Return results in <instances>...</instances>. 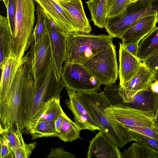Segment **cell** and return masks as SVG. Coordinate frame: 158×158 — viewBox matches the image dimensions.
<instances>
[{"instance_id":"cell-1","label":"cell","mask_w":158,"mask_h":158,"mask_svg":"<svg viewBox=\"0 0 158 158\" xmlns=\"http://www.w3.org/2000/svg\"><path fill=\"white\" fill-rule=\"evenodd\" d=\"M65 87L57 77L52 58L45 72L37 81H31L27 77L21 109L23 132L30 133L48 103L54 98H60V92Z\"/></svg>"},{"instance_id":"cell-10","label":"cell","mask_w":158,"mask_h":158,"mask_svg":"<svg viewBox=\"0 0 158 158\" xmlns=\"http://www.w3.org/2000/svg\"><path fill=\"white\" fill-rule=\"evenodd\" d=\"M61 78L65 87L78 93L100 91V83L82 64H65Z\"/></svg>"},{"instance_id":"cell-15","label":"cell","mask_w":158,"mask_h":158,"mask_svg":"<svg viewBox=\"0 0 158 158\" xmlns=\"http://www.w3.org/2000/svg\"><path fill=\"white\" fill-rule=\"evenodd\" d=\"M157 12L138 19L120 38L122 43H139L156 26Z\"/></svg>"},{"instance_id":"cell-33","label":"cell","mask_w":158,"mask_h":158,"mask_svg":"<svg viewBox=\"0 0 158 158\" xmlns=\"http://www.w3.org/2000/svg\"><path fill=\"white\" fill-rule=\"evenodd\" d=\"M124 127L127 128L130 131L141 134L158 142V130L155 127L152 128L131 126Z\"/></svg>"},{"instance_id":"cell-11","label":"cell","mask_w":158,"mask_h":158,"mask_svg":"<svg viewBox=\"0 0 158 158\" xmlns=\"http://www.w3.org/2000/svg\"><path fill=\"white\" fill-rule=\"evenodd\" d=\"M42 9L48 19H51L60 31L67 36L71 33H79L68 11L56 0H34Z\"/></svg>"},{"instance_id":"cell-19","label":"cell","mask_w":158,"mask_h":158,"mask_svg":"<svg viewBox=\"0 0 158 158\" xmlns=\"http://www.w3.org/2000/svg\"><path fill=\"white\" fill-rule=\"evenodd\" d=\"M127 105L149 113L155 116L158 106V93H155L150 88L138 92Z\"/></svg>"},{"instance_id":"cell-9","label":"cell","mask_w":158,"mask_h":158,"mask_svg":"<svg viewBox=\"0 0 158 158\" xmlns=\"http://www.w3.org/2000/svg\"><path fill=\"white\" fill-rule=\"evenodd\" d=\"M107 117L123 127L153 128L154 116L151 114L129 106L124 103L112 104L104 110Z\"/></svg>"},{"instance_id":"cell-46","label":"cell","mask_w":158,"mask_h":158,"mask_svg":"<svg viewBox=\"0 0 158 158\" xmlns=\"http://www.w3.org/2000/svg\"><path fill=\"white\" fill-rule=\"evenodd\" d=\"M156 79L158 81V74L155 75Z\"/></svg>"},{"instance_id":"cell-45","label":"cell","mask_w":158,"mask_h":158,"mask_svg":"<svg viewBox=\"0 0 158 158\" xmlns=\"http://www.w3.org/2000/svg\"><path fill=\"white\" fill-rule=\"evenodd\" d=\"M139 0H129L130 4L137 2Z\"/></svg>"},{"instance_id":"cell-47","label":"cell","mask_w":158,"mask_h":158,"mask_svg":"<svg viewBox=\"0 0 158 158\" xmlns=\"http://www.w3.org/2000/svg\"><path fill=\"white\" fill-rule=\"evenodd\" d=\"M63 0L69 1V0Z\"/></svg>"},{"instance_id":"cell-40","label":"cell","mask_w":158,"mask_h":158,"mask_svg":"<svg viewBox=\"0 0 158 158\" xmlns=\"http://www.w3.org/2000/svg\"><path fill=\"white\" fill-rule=\"evenodd\" d=\"M150 88L155 93H158V81L156 79L151 84Z\"/></svg>"},{"instance_id":"cell-30","label":"cell","mask_w":158,"mask_h":158,"mask_svg":"<svg viewBox=\"0 0 158 158\" xmlns=\"http://www.w3.org/2000/svg\"><path fill=\"white\" fill-rule=\"evenodd\" d=\"M130 131L137 142L152 152L158 154V142L141 134L134 131Z\"/></svg>"},{"instance_id":"cell-8","label":"cell","mask_w":158,"mask_h":158,"mask_svg":"<svg viewBox=\"0 0 158 158\" xmlns=\"http://www.w3.org/2000/svg\"><path fill=\"white\" fill-rule=\"evenodd\" d=\"M152 6L151 2L130 4L123 12L107 20L105 27L106 31L113 38H120L138 19L156 13Z\"/></svg>"},{"instance_id":"cell-3","label":"cell","mask_w":158,"mask_h":158,"mask_svg":"<svg viewBox=\"0 0 158 158\" xmlns=\"http://www.w3.org/2000/svg\"><path fill=\"white\" fill-rule=\"evenodd\" d=\"M24 57L20 61L12 84L0 95V129L10 126L19 127L22 132L21 109L23 87L27 78Z\"/></svg>"},{"instance_id":"cell-41","label":"cell","mask_w":158,"mask_h":158,"mask_svg":"<svg viewBox=\"0 0 158 158\" xmlns=\"http://www.w3.org/2000/svg\"><path fill=\"white\" fill-rule=\"evenodd\" d=\"M154 123L155 127L158 130V106L156 114L154 117Z\"/></svg>"},{"instance_id":"cell-18","label":"cell","mask_w":158,"mask_h":158,"mask_svg":"<svg viewBox=\"0 0 158 158\" xmlns=\"http://www.w3.org/2000/svg\"><path fill=\"white\" fill-rule=\"evenodd\" d=\"M56 1L69 13L80 33L88 34L91 32L92 28L85 14L81 0Z\"/></svg>"},{"instance_id":"cell-21","label":"cell","mask_w":158,"mask_h":158,"mask_svg":"<svg viewBox=\"0 0 158 158\" xmlns=\"http://www.w3.org/2000/svg\"><path fill=\"white\" fill-rule=\"evenodd\" d=\"M0 67L1 68L10 56L12 33L6 17L0 15Z\"/></svg>"},{"instance_id":"cell-26","label":"cell","mask_w":158,"mask_h":158,"mask_svg":"<svg viewBox=\"0 0 158 158\" xmlns=\"http://www.w3.org/2000/svg\"><path fill=\"white\" fill-rule=\"evenodd\" d=\"M121 156L122 158H158V154L152 152L137 142L124 150Z\"/></svg>"},{"instance_id":"cell-12","label":"cell","mask_w":158,"mask_h":158,"mask_svg":"<svg viewBox=\"0 0 158 158\" xmlns=\"http://www.w3.org/2000/svg\"><path fill=\"white\" fill-rule=\"evenodd\" d=\"M155 80V75L142 62L133 77L119 86L118 92L123 102L128 103L138 92L149 89Z\"/></svg>"},{"instance_id":"cell-42","label":"cell","mask_w":158,"mask_h":158,"mask_svg":"<svg viewBox=\"0 0 158 158\" xmlns=\"http://www.w3.org/2000/svg\"><path fill=\"white\" fill-rule=\"evenodd\" d=\"M156 1H158V0H139L137 2L138 3H146L149 2H152Z\"/></svg>"},{"instance_id":"cell-7","label":"cell","mask_w":158,"mask_h":158,"mask_svg":"<svg viewBox=\"0 0 158 158\" xmlns=\"http://www.w3.org/2000/svg\"><path fill=\"white\" fill-rule=\"evenodd\" d=\"M32 43L24 57L27 78L35 82L45 72L52 58L48 30L37 42Z\"/></svg>"},{"instance_id":"cell-38","label":"cell","mask_w":158,"mask_h":158,"mask_svg":"<svg viewBox=\"0 0 158 158\" xmlns=\"http://www.w3.org/2000/svg\"><path fill=\"white\" fill-rule=\"evenodd\" d=\"M122 43L123 47L126 50L134 56L137 57L139 43Z\"/></svg>"},{"instance_id":"cell-29","label":"cell","mask_w":158,"mask_h":158,"mask_svg":"<svg viewBox=\"0 0 158 158\" xmlns=\"http://www.w3.org/2000/svg\"><path fill=\"white\" fill-rule=\"evenodd\" d=\"M37 21L33 33L34 43H36L48 31V19L40 5L37 4L36 10Z\"/></svg>"},{"instance_id":"cell-39","label":"cell","mask_w":158,"mask_h":158,"mask_svg":"<svg viewBox=\"0 0 158 158\" xmlns=\"http://www.w3.org/2000/svg\"><path fill=\"white\" fill-rule=\"evenodd\" d=\"M65 113L63 111L54 122L56 131L57 133L60 132V129L63 122Z\"/></svg>"},{"instance_id":"cell-28","label":"cell","mask_w":158,"mask_h":158,"mask_svg":"<svg viewBox=\"0 0 158 158\" xmlns=\"http://www.w3.org/2000/svg\"><path fill=\"white\" fill-rule=\"evenodd\" d=\"M60 98H54L48 103L40 120L54 122L63 111L60 105Z\"/></svg>"},{"instance_id":"cell-24","label":"cell","mask_w":158,"mask_h":158,"mask_svg":"<svg viewBox=\"0 0 158 158\" xmlns=\"http://www.w3.org/2000/svg\"><path fill=\"white\" fill-rule=\"evenodd\" d=\"M81 129L65 114L60 132L57 133L56 137L65 142H71L81 139L80 132Z\"/></svg>"},{"instance_id":"cell-13","label":"cell","mask_w":158,"mask_h":158,"mask_svg":"<svg viewBox=\"0 0 158 158\" xmlns=\"http://www.w3.org/2000/svg\"><path fill=\"white\" fill-rule=\"evenodd\" d=\"M87 158H122L117 146L102 130L89 141Z\"/></svg>"},{"instance_id":"cell-31","label":"cell","mask_w":158,"mask_h":158,"mask_svg":"<svg viewBox=\"0 0 158 158\" xmlns=\"http://www.w3.org/2000/svg\"><path fill=\"white\" fill-rule=\"evenodd\" d=\"M130 4L129 0H114L107 14V20L123 12Z\"/></svg>"},{"instance_id":"cell-43","label":"cell","mask_w":158,"mask_h":158,"mask_svg":"<svg viewBox=\"0 0 158 158\" xmlns=\"http://www.w3.org/2000/svg\"><path fill=\"white\" fill-rule=\"evenodd\" d=\"M3 2L6 10H7L8 9L9 4V2L10 0H1Z\"/></svg>"},{"instance_id":"cell-16","label":"cell","mask_w":158,"mask_h":158,"mask_svg":"<svg viewBox=\"0 0 158 158\" xmlns=\"http://www.w3.org/2000/svg\"><path fill=\"white\" fill-rule=\"evenodd\" d=\"M48 19V30L50 40L52 57L57 77L61 79L62 64L65 57L67 36L60 31L53 22Z\"/></svg>"},{"instance_id":"cell-27","label":"cell","mask_w":158,"mask_h":158,"mask_svg":"<svg viewBox=\"0 0 158 158\" xmlns=\"http://www.w3.org/2000/svg\"><path fill=\"white\" fill-rule=\"evenodd\" d=\"M57 133L54 122L40 120L30 134L32 136L31 139H35L43 137H56Z\"/></svg>"},{"instance_id":"cell-37","label":"cell","mask_w":158,"mask_h":158,"mask_svg":"<svg viewBox=\"0 0 158 158\" xmlns=\"http://www.w3.org/2000/svg\"><path fill=\"white\" fill-rule=\"evenodd\" d=\"M0 158H13V151L8 142L3 137H0Z\"/></svg>"},{"instance_id":"cell-44","label":"cell","mask_w":158,"mask_h":158,"mask_svg":"<svg viewBox=\"0 0 158 158\" xmlns=\"http://www.w3.org/2000/svg\"><path fill=\"white\" fill-rule=\"evenodd\" d=\"M153 9L156 11L157 13V17L158 21V3L155 5H153L152 6Z\"/></svg>"},{"instance_id":"cell-34","label":"cell","mask_w":158,"mask_h":158,"mask_svg":"<svg viewBox=\"0 0 158 158\" xmlns=\"http://www.w3.org/2000/svg\"><path fill=\"white\" fill-rule=\"evenodd\" d=\"M148 69L155 75L158 74V49L143 61Z\"/></svg>"},{"instance_id":"cell-4","label":"cell","mask_w":158,"mask_h":158,"mask_svg":"<svg viewBox=\"0 0 158 158\" xmlns=\"http://www.w3.org/2000/svg\"><path fill=\"white\" fill-rule=\"evenodd\" d=\"M15 28L10 44V54L20 61L33 40L35 7L34 0H16Z\"/></svg>"},{"instance_id":"cell-25","label":"cell","mask_w":158,"mask_h":158,"mask_svg":"<svg viewBox=\"0 0 158 158\" xmlns=\"http://www.w3.org/2000/svg\"><path fill=\"white\" fill-rule=\"evenodd\" d=\"M0 136L7 141L12 151L26 144L24 142L22 132L19 127L15 128L12 126H10L6 129H0Z\"/></svg>"},{"instance_id":"cell-5","label":"cell","mask_w":158,"mask_h":158,"mask_svg":"<svg viewBox=\"0 0 158 158\" xmlns=\"http://www.w3.org/2000/svg\"><path fill=\"white\" fill-rule=\"evenodd\" d=\"M113 38L108 35L69 34L66 38L65 64H83L93 56L113 44Z\"/></svg>"},{"instance_id":"cell-6","label":"cell","mask_w":158,"mask_h":158,"mask_svg":"<svg viewBox=\"0 0 158 158\" xmlns=\"http://www.w3.org/2000/svg\"><path fill=\"white\" fill-rule=\"evenodd\" d=\"M83 65L101 85L115 83L118 73L116 46L113 44L104 49Z\"/></svg>"},{"instance_id":"cell-17","label":"cell","mask_w":158,"mask_h":158,"mask_svg":"<svg viewBox=\"0 0 158 158\" xmlns=\"http://www.w3.org/2000/svg\"><path fill=\"white\" fill-rule=\"evenodd\" d=\"M119 46L118 74L120 81L119 85H121L133 77L139 69L142 62L137 57L126 50L122 43H120Z\"/></svg>"},{"instance_id":"cell-36","label":"cell","mask_w":158,"mask_h":158,"mask_svg":"<svg viewBox=\"0 0 158 158\" xmlns=\"http://www.w3.org/2000/svg\"><path fill=\"white\" fill-rule=\"evenodd\" d=\"M47 158H76L73 153L65 151L62 147L52 148Z\"/></svg>"},{"instance_id":"cell-22","label":"cell","mask_w":158,"mask_h":158,"mask_svg":"<svg viewBox=\"0 0 158 158\" xmlns=\"http://www.w3.org/2000/svg\"><path fill=\"white\" fill-rule=\"evenodd\" d=\"M20 61L10 56L1 68V77L0 95L6 93L11 86Z\"/></svg>"},{"instance_id":"cell-23","label":"cell","mask_w":158,"mask_h":158,"mask_svg":"<svg viewBox=\"0 0 158 158\" xmlns=\"http://www.w3.org/2000/svg\"><path fill=\"white\" fill-rule=\"evenodd\" d=\"M158 49V27L156 26L139 43L137 57L143 61Z\"/></svg>"},{"instance_id":"cell-2","label":"cell","mask_w":158,"mask_h":158,"mask_svg":"<svg viewBox=\"0 0 158 158\" xmlns=\"http://www.w3.org/2000/svg\"><path fill=\"white\" fill-rule=\"evenodd\" d=\"M77 96L102 131L118 148L133 141L137 142L129 130L113 122L107 116L104 110L112 104L104 91L77 92Z\"/></svg>"},{"instance_id":"cell-35","label":"cell","mask_w":158,"mask_h":158,"mask_svg":"<svg viewBox=\"0 0 158 158\" xmlns=\"http://www.w3.org/2000/svg\"><path fill=\"white\" fill-rule=\"evenodd\" d=\"M16 8V0H10L8 9L7 10L6 18L12 34L14 32L15 28Z\"/></svg>"},{"instance_id":"cell-32","label":"cell","mask_w":158,"mask_h":158,"mask_svg":"<svg viewBox=\"0 0 158 158\" xmlns=\"http://www.w3.org/2000/svg\"><path fill=\"white\" fill-rule=\"evenodd\" d=\"M37 143L34 142L32 143L26 144L23 146L13 150V158H28L32 153Z\"/></svg>"},{"instance_id":"cell-14","label":"cell","mask_w":158,"mask_h":158,"mask_svg":"<svg viewBox=\"0 0 158 158\" xmlns=\"http://www.w3.org/2000/svg\"><path fill=\"white\" fill-rule=\"evenodd\" d=\"M69 98L65 103L74 116V122L81 130H87L92 131L102 130L99 125L94 120L78 99L77 92L65 87Z\"/></svg>"},{"instance_id":"cell-20","label":"cell","mask_w":158,"mask_h":158,"mask_svg":"<svg viewBox=\"0 0 158 158\" xmlns=\"http://www.w3.org/2000/svg\"><path fill=\"white\" fill-rule=\"evenodd\" d=\"M114 0H88L85 2L89 10L91 19L95 25L105 28L106 15Z\"/></svg>"}]
</instances>
